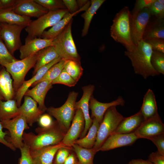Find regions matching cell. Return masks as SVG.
I'll list each match as a JSON object with an SVG mask.
<instances>
[{
    "mask_svg": "<svg viewBox=\"0 0 164 164\" xmlns=\"http://www.w3.org/2000/svg\"><path fill=\"white\" fill-rule=\"evenodd\" d=\"M152 51L151 46L142 40L135 45L132 50L124 52L125 55L131 62L135 73L145 79L150 76L160 74L151 65L150 60Z\"/></svg>",
    "mask_w": 164,
    "mask_h": 164,
    "instance_id": "1",
    "label": "cell"
},
{
    "mask_svg": "<svg viewBox=\"0 0 164 164\" xmlns=\"http://www.w3.org/2000/svg\"><path fill=\"white\" fill-rule=\"evenodd\" d=\"M35 131L37 135L24 132L23 135V143L28 146L30 151L59 144L61 142L66 134L56 121L49 128L38 127Z\"/></svg>",
    "mask_w": 164,
    "mask_h": 164,
    "instance_id": "2",
    "label": "cell"
},
{
    "mask_svg": "<svg viewBox=\"0 0 164 164\" xmlns=\"http://www.w3.org/2000/svg\"><path fill=\"white\" fill-rule=\"evenodd\" d=\"M130 16L128 7L125 6L115 15L110 29L111 36L113 39L130 51L135 47L131 36Z\"/></svg>",
    "mask_w": 164,
    "mask_h": 164,
    "instance_id": "3",
    "label": "cell"
},
{
    "mask_svg": "<svg viewBox=\"0 0 164 164\" xmlns=\"http://www.w3.org/2000/svg\"><path fill=\"white\" fill-rule=\"evenodd\" d=\"M72 21L73 19L61 33L54 39L53 46L59 56L62 59L80 61V57L78 53L72 34Z\"/></svg>",
    "mask_w": 164,
    "mask_h": 164,
    "instance_id": "4",
    "label": "cell"
},
{
    "mask_svg": "<svg viewBox=\"0 0 164 164\" xmlns=\"http://www.w3.org/2000/svg\"><path fill=\"white\" fill-rule=\"evenodd\" d=\"M78 95L77 92L71 91L62 106L57 108L51 107L46 110L49 114L56 119L59 127L66 133L70 126L75 113L76 109L75 104Z\"/></svg>",
    "mask_w": 164,
    "mask_h": 164,
    "instance_id": "5",
    "label": "cell"
},
{
    "mask_svg": "<svg viewBox=\"0 0 164 164\" xmlns=\"http://www.w3.org/2000/svg\"><path fill=\"white\" fill-rule=\"evenodd\" d=\"M69 12L66 9L49 11L47 13L32 21L25 28L27 39L40 37L45 30L52 27L60 21Z\"/></svg>",
    "mask_w": 164,
    "mask_h": 164,
    "instance_id": "6",
    "label": "cell"
},
{
    "mask_svg": "<svg viewBox=\"0 0 164 164\" xmlns=\"http://www.w3.org/2000/svg\"><path fill=\"white\" fill-rule=\"evenodd\" d=\"M125 117L113 106L105 112L99 127L96 140L93 148L97 152L105 140L115 131L118 125Z\"/></svg>",
    "mask_w": 164,
    "mask_h": 164,
    "instance_id": "7",
    "label": "cell"
},
{
    "mask_svg": "<svg viewBox=\"0 0 164 164\" xmlns=\"http://www.w3.org/2000/svg\"><path fill=\"white\" fill-rule=\"evenodd\" d=\"M38 52L23 59L6 64L3 66L12 77L15 93L25 81L27 73L35 66L38 56Z\"/></svg>",
    "mask_w": 164,
    "mask_h": 164,
    "instance_id": "8",
    "label": "cell"
},
{
    "mask_svg": "<svg viewBox=\"0 0 164 164\" xmlns=\"http://www.w3.org/2000/svg\"><path fill=\"white\" fill-rule=\"evenodd\" d=\"M3 128L9 131L10 136L5 138L16 149H20L24 145L23 135L24 130L29 128L25 118L20 114L10 120L1 121Z\"/></svg>",
    "mask_w": 164,
    "mask_h": 164,
    "instance_id": "9",
    "label": "cell"
},
{
    "mask_svg": "<svg viewBox=\"0 0 164 164\" xmlns=\"http://www.w3.org/2000/svg\"><path fill=\"white\" fill-rule=\"evenodd\" d=\"M26 26L0 23V37L10 53L13 55L22 45L20 36Z\"/></svg>",
    "mask_w": 164,
    "mask_h": 164,
    "instance_id": "10",
    "label": "cell"
},
{
    "mask_svg": "<svg viewBox=\"0 0 164 164\" xmlns=\"http://www.w3.org/2000/svg\"><path fill=\"white\" fill-rule=\"evenodd\" d=\"M138 138L149 139L164 133V125L158 114L144 120L134 132Z\"/></svg>",
    "mask_w": 164,
    "mask_h": 164,
    "instance_id": "11",
    "label": "cell"
},
{
    "mask_svg": "<svg viewBox=\"0 0 164 164\" xmlns=\"http://www.w3.org/2000/svg\"><path fill=\"white\" fill-rule=\"evenodd\" d=\"M85 126V120L80 109L76 110L72 123L65 134L61 143L66 147H72L83 132Z\"/></svg>",
    "mask_w": 164,
    "mask_h": 164,
    "instance_id": "12",
    "label": "cell"
},
{
    "mask_svg": "<svg viewBox=\"0 0 164 164\" xmlns=\"http://www.w3.org/2000/svg\"><path fill=\"white\" fill-rule=\"evenodd\" d=\"M83 95L80 99L76 102L75 106L76 110L80 109L83 113L85 120V126L84 130L82 133L80 138L84 137L87 133L92 125L93 119L90 117L89 113V103L90 99L95 89L93 85L90 84L83 87Z\"/></svg>",
    "mask_w": 164,
    "mask_h": 164,
    "instance_id": "13",
    "label": "cell"
},
{
    "mask_svg": "<svg viewBox=\"0 0 164 164\" xmlns=\"http://www.w3.org/2000/svg\"><path fill=\"white\" fill-rule=\"evenodd\" d=\"M151 16L148 8H145L139 12L135 18L130 19L131 36L135 46L142 40L145 28Z\"/></svg>",
    "mask_w": 164,
    "mask_h": 164,
    "instance_id": "14",
    "label": "cell"
},
{
    "mask_svg": "<svg viewBox=\"0 0 164 164\" xmlns=\"http://www.w3.org/2000/svg\"><path fill=\"white\" fill-rule=\"evenodd\" d=\"M138 138L133 132L129 134L114 133L110 136L97 150L105 151L132 145Z\"/></svg>",
    "mask_w": 164,
    "mask_h": 164,
    "instance_id": "15",
    "label": "cell"
},
{
    "mask_svg": "<svg viewBox=\"0 0 164 164\" xmlns=\"http://www.w3.org/2000/svg\"><path fill=\"white\" fill-rule=\"evenodd\" d=\"M125 102L121 96H119L115 100L110 102L102 103L97 101L92 95L89 103V108L91 111V118L92 119L95 118L100 124L105 112L108 108L113 106H123Z\"/></svg>",
    "mask_w": 164,
    "mask_h": 164,
    "instance_id": "16",
    "label": "cell"
},
{
    "mask_svg": "<svg viewBox=\"0 0 164 164\" xmlns=\"http://www.w3.org/2000/svg\"><path fill=\"white\" fill-rule=\"evenodd\" d=\"M53 39L40 37L32 39L26 38L24 44L22 45L19 49L20 59H23L47 47L53 46Z\"/></svg>",
    "mask_w": 164,
    "mask_h": 164,
    "instance_id": "17",
    "label": "cell"
},
{
    "mask_svg": "<svg viewBox=\"0 0 164 164\" xmlns=\"http://www.w3.org/2000/svg\"><path fill=\"white\" fill-rule=\"evenodd\" d=\"M13 10L16 13L21 15L37 18L49 12L35 0H20Z\"/></svg>",
    "mask_w": 164,
    "mask_h": 164,
    "instance_id": "18",
    "label": "cell"
},
{
    "mask_svg": "<svg viewBox=\"0 0 164 164\" xmlns=\"http://www.w3.org/2000/svg\"><path fill=\"white\" fill-rule=\"evenodd\" d=\"M62 59L60 57L55 59L50 63L39 69L30 79L27 80H25L15 92L14 99L16 101L18 107L21 106L22 98L29 88L40 80L52 66L60 61Z\"/></svg>",
    "mask_w": 164,
    "mask_h": 164,
    "instance_id": "19",
    "label": "cell"
},
{
    "mask_svg": "<svg viewBox=\"0 0 164 164\" xmlns=\"http://www.w3.org/2000/svg\"><path fill=\"white\" fill-rule=\"evenodd\" d=\"M24 96V102L19 107L20 114L25 118L28 124L32 126L44 112L39 108L37 103L31 97Z\"/></svg>",
    "mask_w": 164,
    "mask_h": 164,
    "instance_id": "20",
    "label": "cell"
},
{
    "mask_svg": "<svg viewBox=\"0 0 164 164\" xmlns=\"http://www.w3.org/2000/svg\"><path fill=\"white\" fill-rule=\"evenodd\" d=\"M66 147L62 143L45 146L37 150H30L31 157L35 164H52L57 150Z\"/></svg>",
    "mask_w": 164,
    "mask_h": 164,
    "instance_id": "21",
    "label": "cell"
},
{
    "mask_svg": "<svg viewBox=\"0 0 164 164\" xmlns=\"http://www.w3.org/2000/svg\"><path fill=\"white\" fill-rule=\"evenodd\" d=\"M52 81L44 80L38 83L31 89H28L24 95L29 96L38 104L39 108L44 112L47 108L45 103V99L47 93L52 87Z\"/></svg>",
    "mask_w": 164,
    "mask_h": 164,
    "instance_id": "22",
    "label": "cell"
},
{
    "mask_svg": "<svg viewBox=\"0 0 164 164\" xmlns=\"http://www.w3.org/2000/svg\"><path fill=\"white\" fill-rule=\"evenodd\" d=\"M91 1H89L84 7L80 8L76 12L70 13H67L63 18L47 31H45L41 37L47 39H54L57 37L64 30L66 26L72 19L73 17L78 13L85 11L89 7Z\"/></svg>",
    "mask_w": 164,
    "mask_h": 164,
    "instance_id": "23",
    "label": "cell"
},
{
    "mask_svg": "<svg viewBox=\"0 0 164 164\" xmlns=\"http://www.w3.org/2000/svg\"><path fill=\"white\" fill-rule=\"evenodd\" d=\"M154 38L164 39V19H158L151 16L145 28L142 40Z\"/></svg>",
    "mask_w": 164,
    "mask_h": 164,
    "instance_id": "24",
    "label": "cell"
},
{
    "mask_svg": "<svg viewBox=\"0 0 164 164\" xmlns=\"http://www.w3.org/2000/svg\"><path fill=\"white\" fill-rule=\"evenodd\" d=\"M144 121L143 118L139 111L130 117L124 118L114 133L129 134L133 132Z\"/></svg>",
    "mask_w": 164,
    "mask_h": 164,
    "instance_id": "25",
    "label": "cell"
},
{
    "mask_svg": "<svg viewBox=\"0 0 164 164\" xmlns=\"http://www.w3.org/2000/svg\"><path fill=\"white\" fill-rule=\"evenodd\" d=\"M140 111L144 120L158 113L155 96L153 91L150 89H148L144 96Z\"/></svg>",
    "mask_w": 164,
    "mask_h": 164,
    "instance_id": "26",
    "label": "cell"
},
{
    "mask_svg": "<svg viewBox=\"0 0 164 164\" xmlns=\"http://www.w3.org/2000/svg\"><path fill=\"white\" fill-rule=\"evenodd\" d=\"M0 93L5 101L14 99L15 94L11 76L3 66L0 70Z\"/></svg>",
    "mask_w": 164,
    "mask_h": 164,
    "instance_id": "27",
    "label": "cell"
},
{
    "mask_svg": "<svg viewBox=\"0 0 164 164\" xmlns=\"http://www.w3.org/2000/svg\"><path fill=\"white\" fill-rule=\"evenodd\" d=\"M32 21L29 17L16 13L13 9L3 10L0 12V23H5L26 27Z\"/></svg>",
    "mask_w": 164,
    "mask_h": 164,
    "instance_id": "28",
    "label": "cell"
},
{
    "mask_svg": "<svg viewBox=\"0 0 164 164\" xmlns=\"http://www.w3.org/2000/svg\"><path fill=\"white\" fill-rule=\"evenodd\" d=\"M20 114L19 107L14 99L0 100V121L13 119Z\"/></svg>",
    "mask_w": 164,
    "mask_h": 164,
    "instance_id": "29",
    "label": "cell"
},
{
    "mask_svg": "<svg viewBox=\"0 0 164 164\" xmlns=\"http://www.w3.org/2000/svg\"><path fill=\"white\" fill-rule=\"evenodd\" d=\"M53 46L45 48L38 52V56L34 67L33 75H34L42 67L59 57Z\"/></svg>",
    "mask_w": 164,
    "mask_h": 164,
    "instance_id": "30",
    "label": "cell"
},
{
    "mask_svg": "<svg viewBox=\"0 0 164 164\" xmlns=\"http://www.w3.org/2000/svg\"><path fill=\"white\" fill-rule=\"evenodd\" d=\"M93 119L92 125L87 135L82 138L76 140L74 144L87 149H91L93 147L96 140L100 123L95 118Z\"/></svg>",
    "mask_w": 164,
    "mask_h": 164,
    "instance_id": "31",
    "label": "cell"
},
{
    "mask_svg": "<svg viewBox=\"0 0 164 164\" xmlns=\"http://www.w3.org/2000/svg\"><path fill=\"white\" fill-rule=\"evenodd\" d=\"M105 1V0H91L89 7L81 16L84 20V25L82 32V36H86L87 34L92 19L96 12Z\"/></svg>",
    "mask_w": 164,
    "mask_h": 164,
    "instance_id": "32",
    "label": "cell"
},
{
    "mask_svg": "<svg viewBox=\"0 0 164 164\" xmlns=\"http://www.w3.org/2000/svg\"><path fill=\"white\" fill-rule=\"evenodd\" d=\"M72 147L77 158L79 164H94L93 159L97 152L93 148H84L75 144Z\"/></svg>",
    "mask_w": 164,
    "mask_h": 164,
    "instance_id": "33",
    "label": "cell"
},
{
    "mask_svg": "<svg viewBox=\"0 0 164 164\" xmlns=\"http://www.w3.org/2000/svg\"><path fill=\"white\" fill-rule=\"evenodd\" d=\"M68 60L62 59L52 66L47 71L42 78L32 86L34 87L38 83L44 80L52 81L56 78L63 69Z\"/></svg>",
    "mask_w": 164,
    "mask_h": 164,
    "instance_id": "34",
    "label": "cell"
},
{
    "mask_svg": "<svg viewBox=\"0 0 164 164\" xmlns=\"http://www.w3.org/2000/svg\"><path fill=\"white\" fill-rule=\"evenodd\" d=\"M64 69L77 82L83 74V69L80 61L68 60Z\"/></svg>",
    "mask_w": 164,
    "mask_h": 164,
    "instance_id": "35",
    "label": "cell"
},
{
    "mask_svg": "<svg viewBox=\"0 0 164 164\" xmlns=\"http://www.w3.org/2000/svg\"><path fill=\"white\" fill-rule=\"evenodd\" d=\"M151 63L153 68L159 74H164V53L152 50Z\"/></svg>",
    "mask_w": 164,
    "mask_h": 164,
    "instance_id": "36",
    "label": "cell"
},
{
    "mask_svg": "<svg viewBox=\"0 0 164 164\" xmlns=\"http://www.w3.org/2000/svg\"><path fill=\"white\" fill-rule=\"evenodd\" d=\"M49 11L66 9L62 1L60 0H35Z\"/></svg>",
    "mask_w": 164,
    "mask_h": 164,
    "instance_id": "37",
    "label": "cell"
},
{
    "mask_svg": "<svg viewBox=\"0 0 164 164\" xmlns=\"http://www.w3.org/2000/svg\"><path fill=\"white\" fill-rule=\"evenodd\" d=\"M17 60L10 53L2 40L0 38V66L3 67L6 64Z\"/></svg>",
    "mask_w": 164,
    "mask_h": 164,
    "instance_id": "38",
    "label": "cell"
},
{
    "mask_svg": "<svg viewBox=\"0 0 164 164\" xmlns=\"http://www.w3.org/2000/svg\"><path fill=\"white\" fill-rule=\"evenodd\" d=\"M77 83L63 69L58 76L52 81V84H61L72 87L75 86Z\"/></svg>",
    "mask_w": 164,
    "mask_h": 164,
    "instance_id": "39",
    "label": "cell"
},
{
    "mask_svg": "<svg viewBox=\"0 0 164 164\" xmlns=\"http://www.w3.org/2000/svg\"><path fill=\"white\" fill-rule=\"evenodd\" d=\"M155 0H137L134 7L130 12V19L135 18L141 10L145 8H148Z\"/></svg>",
    "mask_w": 164,
    "mask_h": 164,
    "instance_id": "40",
    "label": "cell"
},
{
    "mask_svg": "<svg viewBox=\"0 0 164 164\" xmlns=\"http://www.w3.org/2000/svg\"><path fill=\"white\" fill-rule=\"evenodd\" d=\"M72 150V147H64L60 148L55 154L52 164H63Z\"/></svg>",
    "mask_w": 164,
    "mask_h": 164,
    "instance_id": "41",
    "label": "cell"
},
{
    "mask_svg": "<svg viewBox=\"0 0 164 164\" xmlns=\"http://www.w3.org/2000/svg\"><path fill=\"white\" fill-rule=\"evenodd\" d=\"M148 9L151 16L158 19H164V5L155 0Z\"/></svg>",
    "mask_w": 164,
    "mask_h": 164,
    "instance_id": "42",
    "label": "cell"
},
{
    "mask_svg": "<svg viewBox=\"0 0 164 164\" xmlns=\"http://www.w3.org/2000/svg\"><path fill=\"white\" fill-rule=\"evenodd\" d=\"M21 156L19 159L18 164H35L31 155L30 150L28 146L24 143L19 149Z\"/></svg>",
    "mask_w": 164,
    "mask_h": 164,
    "instance_id": "43",
    "label": "cell"
},
{
    "mask_svg": "<svg viewBox=\"0 0 164 164\" xmlns=\"http://www.w3.org/2000/svg\"><path fill=\"white\" fill-rule=\"evenodd\" d=\"M144 41L151 46L152 50L164 53V39L154 38Z\"/></svg>",
    "mask_w": 164,
    "mask_h": 164,
    "instance_id": "44",
    "label": "cell"
},
{
    "mask_svg": "<svg viewBox=\"0 0 164 164\" xmlns=\"http://www.w3.org/2000/svg\"><path fill=\"white\" fill-rule=\"evenodd\" d=\"M149 139L152 141L156 146L157 151L164 155V133L152 137Z\"/></svg>",
    "mask_w": 164,
    "mask_h": 164,
    "instance_id": "45",
    "label": "cell"
},
{
    "mask_svg": "<svg viewBox=\"0 0 164 164\" xmlns=\"http://www.w3.org/2000/svg\"><path fill=\"white\" fill-rule=\"evenodd\" d=\"M40 127L48 128L51 126L54 123L53 119L48 114H43L39 118L38 121Z\"/></svg>",
    "mask_w": 164,
    "mask_h": 164,
    "instance_id": "46",
    "label": "cell"
},
{
    "mask_svg": "<svg viewBox=\"0 0 164 164\" xmlns=\"http://www.w3.org/2000/svg\"><path fill=\"white\" fill-rule=\"evenodd\" d=\"M149 159L153 164H164V155L157 151L151 153L148 156Z\"/></svg>",
    "mask_w": 164,
    "mask_h": 164,
    "instance_id": "47",
    "label": "cell"
},
{
    "mask_svg": "<svg viewBox=\"0 0 164 164\" xmlns=\"http://www.w3.org/2000/svg\"><path fill=\"white\" fill-rule=\"evenodd\" d=\"M63 3L69 12L74 13L79 9L77 1L75 0H63Z\"/></svg>",
    "mask_w": 164,
    "mask_h": 164,
    "instance_id": "48",
    "label": "cell"
},
{
    "mask_svg": "<svg viewBox=\"0 0 164 164\" xmlns=\"http://www.w3.org/2000/svg\"><path fill=\"white\" fill-rule=\"evenodd\" d=\"M20 0H0L2 10L14 9L19 3Z\"/></svg>",
    "mask_w": 164,
    "mask_h": 164,
    "instance_id": "49",
    "label": "cell"
},
{
    "mask_svg": "<svg viewBox=\"0 0 164 164\" xmlns=\"http://www.w3.org/2000/svg\"><path fill=\"white\" fill-rule=\"evenodd\" d=\"M3 128L1 122L0 121V143L9 147L12 150L15 151L16 148L10 143L8 142L5 139V136L8 134L7 132L3 131Z\"/></svg>",
    "mask_w": 164,
    "mask_h": 164,
    "instance_id": "50",
    "label": "cell"
},
{
    "mask_svg": "<svg viewBox=\"0 0 164 164\" xmlns=\"http://www.w3.org/2000/svg\"><path fill=\"white\" fill-rule=\"evenodd\" d=\"M63 164H79L78 159L75 153L71 152Z\"/></svg>",
    "mask_w": 164,
    "mask_h": 164,
    "instance_id": "51",
    "label": "cell"
},
{
    "mask_svg": "<svg viewBox=\"0 0 164 164\" xmlns=\"http://www.w3.org/2000/svg\"><path fill=\"white\" fill-rule=\"evenodd\" d=\"M127 164H153L149 160L137 159L131 160Z\"/></svg>",
    "mask_w": 164,
    "mask_h": 164,
    "instance_id": "52",
    "label": "cell"
},
{
    "mask_svg": "<svg viewBox=\"0 0 164 164\" xmlns=\"http://www.w3.org/2000/svg\"><path fill=\"white\" fill-rule=\"evenodd\" d=\"M89 1L88 0H77V2L79 8H81L85 5Z\"/></svg>",
    "mask_w": 164,
    "mask_h": 164,
    "instance_id": "53",
    "label": "cell"
},
{
    "mask_svg": "<svg viewBox=\"0 0 164 164\" xmlns=\"http://www.w3.org/2000/svg\"><path fill=\"white\" fill-rule=\"evenodd\" d=\"M157 1L160 3L164 5V0H157Z\"/></svg>",
    "mask_w": 164,
    "mask_h": 164,
    "instance_id": "54",
    "label": "cell"
},
{
    "mask_svg": "<svg viewBox=\"0 0 164 164\" xmlns=\"http://www.w3.org/2000/svg\"><path fill=\"white\" fill-rule=\"evenodd\" d=\"M1 66H0V70L1 69ZM0 100H4V99L0 93Z\"/></svg>",
    "mask_w": 164,
    "mask_h": 164,
    "instance_id": "55",
    "label": "cell"
},
{
    "mask_svg": "<svg viewBox=\"0 0 164 164\" xmlns=\"http://www.w3.org/2000/svg\"><path fill=\"white\" fill-rule=\"evenodd\" d=\"M2 10V9L0 3V12Z\"/></svg>",
    "mask_w": 164,
    "mask_h": 164,
    "instance_id": "56",
    "label": "cell"
},
{
    "mask_svg": "<svg viewBox=\"0 0 164 164\" xmlns=\"http://www.w3.org/2000/svg\"><path fill=\"white\" fill-rule=\"evenodd\" d=\"M0 38H1V37H0Z\"/></svg>",
    "mask_w": 164,
    "mask_h": 164,
    "instance_id": "57",
    "label": "cell"
}]
</instances>
